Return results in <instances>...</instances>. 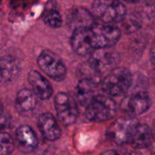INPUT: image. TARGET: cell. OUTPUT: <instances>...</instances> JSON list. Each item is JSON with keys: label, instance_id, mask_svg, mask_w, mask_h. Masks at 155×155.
I'll list each match as a JSON object with an SVG mask.
<instances>
[{"label": "cell", "instance_id": "cell-1", "mask_svg": "<svg viewBox=\"0 0 155 155\" xmlns=\"http://www.w3.org/2000/svg\"><path fill=\"white\" fill-rule=\"evenodd\" d=\"M132 84V74L124 67H116L109 71L101 83V88L109 96L117 97L124 95Z\"/></svg>", "mask_w": 155, "mask_h": 155}, {"label": "cell", "instance_id": "cell-2", "mask_svg": "<svg viewBox=\"0 0 155 155\" xmlns=\"http://www.w3.org/2000/svg\"><path fill=\"white\" fill-rule=\"evenodd\" d=\"M92 8L97 18L110 24L122 22L127 14V8L120 0H93Z\"/></svg>", "mask_w": 155, "mask_h": 155}, {"label": "cell", "instance_id": "cell-3", "mask_svg": "<svg viewBox=\"0 0 155 155\" xmlns=\"http://www.w3.org/2000/svg\"><path fill=\"white\" fill-rule=\"evenodd\" d=\"M117 113L115 101L109 95H97L86 105V117L95 123L105 122L112 119Z\"/></svg>", "mask_w": 155, "mask_h": 155}, {"label": "cell", "instance_id": "cell-4", "mask_svg": "<svg viewBox=\"0 0 155 155\" xmlns=\"http://www.w3.org/2000/svg\"><path fill=\"white\" fill-rule=\"evenodd\" d=\"M139 124V121L133 117L118 118L107 128V139L117 145L130 144Z\"/></svg>", "mask_w": 155, "mask_h": 155}, {"label": "cell", "instance_id": "cell-5", "mask_svg": "<svg viewBox=\"0 0 155 155\" xmlns=\"http://www.w3.org/2000/svg\"><path fill=\"white\" fill-rule=\"evenodd\" d=\"M120 61V56L116 49L112 47L99 48L90 54L89 64L95 72L104 74L117 67Z\"/></svg>", "mask_w": 155, "mask_h": 155}, {"label": "cell", "instance_id": "cell-6", "mask_svg": "<svg viewBox=\"0 0 155 155\" xmlns=\"http://www.w3.org/2000/svg\"><path fill=\"white\" fill-rule=\"evenodd\" d=\"M92 44L95 49L113 47L120 38V30L113 24H94L91 27Z\"/></svg>", "mask_w": 155, "mask_h": 155}, {"label": "cell", "instance_id": "cell-7", "mask_svg": "<svg viewBox=\"0 0 155 155\" xmlns=\"http://www.w3.org/2000/svg\"><path fill=\"white\" fill-rule=\"evenodd\" d=\"M37 64L41 71L55 81H62L67 75L64 62L51 51H43L37 58Z\"/></svg>", "mask_w": 155, "mask_h": 155}, {"label": "cell", "instance_id": "cell-8", "mask_svg": "<svg viewBox=\"0 0 155 155\" xmlns=\"http://www.w3.org/2000/svg\"><path fill=\"white\" fill-rule=\"evenodd\" d=\"M57 116L59 120L64 126L75 124L78 118L79 110L74 98L68 93L60 92L54 98Z\"/></svg>", "mask_w": 155, "mask_h": 155}, {"label": "cell", "instance_id": "cell-9", "mask_svg": "<svg viewBox=\"0 0 155 155\" xmlns=\"http://www.w3.org/2000/svg\"><path fill=\"white\" fill-rule=\"evenodd\" d=\"M91 27H76L73 31L71 38V48L79 55L90 54L95 50L92 44Z\"/></svg>", "mask_w": 155, "mask_h": 155}, {"label": "cell", "instance_id": "cell-10", "mask_svg": "<svg viewBox=\"0 0 155 155\" xmlns=\"http://www.w3.org/2000/svg\"><path fill=\"white\" fill-rule=\"evenodd\" d=\"M151 105L149 94L145 91H139L127 97L124 101V110L133 116H140L146 113Z\"/></svg>", "mask_w": 155, "mask_h": 155}, {"label": "cell", "instance_id": "cell-11", "mask_svg": "<svg viewBox=\"0 0 155 155\" xmlns=\"http://www.w3.org/2000/svg\"><path fill=\"white\" fill-rule=\"evenodd\" d=\"M16 140L18 148L23 153L32 152L38 146V138L33 129L27 125H21L17 129Z\"/></svg>", "mask_w": 155, "mask_h": 155}, {"label": "cell", "instance_id": "cell-12", "mask_svg": "<svg viewBox=\"0 0 155 155\" xmlns=\"http://www.w3.org/2000/svg\"><path fill=\"white\" fill-rule=\"evenodd\" d=\"M28 81L33 88L35 95L41 100H47L53 94V89L51 83L40 73L36 71H31L28 73Z\"/></svg>", "mask_w": 155, "mask_h": 155}, {"label": "cell", "instance_id": "cell-13", "mask_svg": "<svg viewBox=\"0 0 155 155\" xmlns=\"http://www.w3.org/2000/svg\"><path fill=\"white\" fill-rule=\"evenodd\" d=\"M38 128L44 138L49 141H55L60 138L61 131L55 118L51 113L45 112L38 118Z\"/></svg>", "mask_w": 155, "mask_h": 155}, {"label": "cell", "instance_id": "cell-14", "mask_svg": "<svg viewBox=\"0 0 155 155\" xmlns=\"http://www.w3.org/2000/svg\"><path fill=\"white\" fill-rule=\"evenodd\" d=\"M19 64L12 57L0 58V85H6L15 81L20 74Z\"/></svg>", "mask_w": 155, "mask_h": 155}, {"label": "cell", "instance_id": "cell-15", "mask_svg": "<svg viewBox=\"0 0 155 155\" xmlns=\"http://www.w3.org/2000/svg\"><path fill=\"white\" fill-rule=\"evenodd\" d=\"M96 83L90 79H83L78 83L76 89V95L79 102L82 105H87L88 103L96 96Z\"/></svg>", "mask_w": 155, "mask_h": 155}, {"label": "cell", "instance_id": "cell-16", "mask_svg": "<svg viewBox=\"0 0 155 155\" xmlns=\"http://www.w3.org/2000/svg\"><path fill=\"white\" fill-rule=\"evenodd\" d=\"M36 96L33 91L22 89L18 92L15 98V108L20 114L31 112L36 107Z\"/></svg>", "mask_w": 155, "mask_h": 155}, {"label": "cell", "instance_id": "cell-17", "mask_svg": "<svg viewBox=\"0 0 155 155\" xmlns=\"http://www.w3.org/2000/svg\"><path fill=\"white\" fill-rule=\"evenodd\" d=\"M154 136H153L152 130L147 124H139L136 128L133 139L130 144L134 148L144 149L148 148L151 145Z\"/></svg>", "mask_w": 155, "mask_h": 155}, {"label": "cell", "instance_id": "cell-18", "mask_svg": "<svg viewBox=\"0 0 155 155\" xmlns=\"http://www.w3.org/2000/svg\"><path fill=\"white\" fill-rule=\"evenodd\" d=\"M42 20L48 27L51 28H60L63 24V19L60 12L54 8L45 9L42 13Z\"/></svg>", "mask_w": 155, "mask_h": 155}, {"label": "cell", "instance_id": "cell-19", "mask_svg": "<svg viewBox=\"0 0 155 155\" xmlns=\"http://www.w3.org/2000/svg\"><path fill=\"white\" fill-rule=\"evenodd\" d=\"M15 149L13 139L8 133L0 132V155L12 154Z\"/></svg>", "mask_w": 155, "mask_h": 155}, {"label": "cell", "instance_id": "cell-20", "mask_svg": "<svg viewBox=\"0 0 155 155\" xmlns=\"http://www.w3.org/2000/svg\"><path fill=\"white\" fill-rule=\"evenodd\" d=\"M8 125V118L5 114H4V108H3L2 103L0 100V132L5 129Z\"/></svg>", "mask_w": 155, "mask_h": 155}, {"label": "cell", "instance_id": "cell-21", "mask_svg": "<svg viewBox=\"0 0 155 155\" xmlns=\"http://www.w3.org/2000/svg\"><path fill=\"white\" fill-rule=\"evenodd\" d=\"M122 1H124L128 3H136L140 1V0H122Z\"/></svg>", "mask_w": 155, "mask_h": 155}, {"label": "cell", "instance_id": "cell-22", "mask_svg": "<svg viewBox=\"0 0 155 155\" xmlns=\"http://www.w3.org/2000/svg\"><path fill=\"white\" fill-rule=\"evenodd\" d=\"M152 133H153V136H154V139L155 140V120L153 123V127H152Z\"/></svg>", "mask_w": 155, "mask_h": 155}]
</instances>
